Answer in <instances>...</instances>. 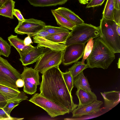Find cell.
Instances as JSON below:
<instances>
[{"label": "cell", "mask_w": 120, "mask_h": 120, "mask_svg": "<svg viewBox=\"0 0 120 120\" xmlns=\"http://www.w3.org/2000/svg\"><path fill=\"white\" fill-rule=\"evenodd\" d=\"M59 66L51 68L42 75L40 94L72 112L78 105L75 103L64 79Z\"/></svg>", "instance_id": "1"}, {"label": "cell", "mask_w": 120, "mask_h": 120, "mask_svg": "<svg viewBox=\"0 0 120 120\" xmlns=\"http://www.w3.org/2000/svg\"><path fill=\"white\" fill-rule=\"evenodd\" d=\"M114 54L100 37L96 38L91 53L86 59L88 68L107 69L115 59Z\"/></svg>", "instance_id": "2"}, {"label": "cell", "mask_w": 120, "mask_h": 120, "mask_svg": "<svg viewBox=\"0 0 120 120\" xmlns=\"http://www.w3.org/2000/svg\"><path fill=\"white\" fill-rule=\"evenodd\" d=\"M100 36L99 26L84 23L74 27L70 32L65 45L67 46L75 43L85 44L90 39Z\"/></svg>", "instance_id": "3"}, {"label": "cell", "mask_w": 120, "mask_h": 120, "mask_svg": "<svg viewBox=\"0 0 120 120\" xmlns=\"http://www.w3.org/2000/svg\"><path fill=\"white\" fill-rule=\"evenodd\" d=\"M118 25L113 20L102 18L99 26L100 37L114 53L120 52V36L116 31Z\"/></svg>", "instance_id": "4"}, {"label": "cell", "mask_w": 120, "mask_h": 120, "mask_svg": "<svg viewBox=\"0 0 120 120\" xmlns=\"http://www.w3.org/2000/svg\"><path fill=\"white\" fill-rule=\"evenodd\" d=\"M45 110L51 117L69 114L67 109L41 95L35 93L28 100Z\"/></svg>", "instance_id": "5"}, {"label": "cell", "mask_w": 120, "mask_h": 120, "mask_svg": "<svg viewBox=\"0 0 120 120\" xmlns=\"http://www.w3.org/2000/svg\"><path fill=\"white\" fill-rule=\"evenodd\" d=\"M64 51L50 49L44 52L36 62L34 69L42 74L51 68L59 66L62 63Z\"/></svg>", "instance_id": "6"}, {"label": "cell", "mask_w": 120, "mask_h": 120, "mask_svg": "<svg viewBox=\"0 0 120 120\" xmlns=\"http://www.w3.org/2000/svg\"><path fill=\"white\" fill-rule=\"evenodd\" d=\"M21 74L6 59L0 56V84L19 91L16 84Z\"/></svg>", "instance_id": "7"}, {"label": "cell", "mask_w": 120, "mask_h": 120, "mask_svg": "<svg viewBox=\"0 0 120 120\" xmlns=\"http://www.w3.org/2000/svg\"><path fill=\"white\" fill-rule=\"evenodd\" d=\"M39 73L31 67H24L21 77L24 82L23 90L25 93L32 95L36 92L37 86L40 84Z\"/></svg>", "instance_id": "8"}, {"label": "cell", "mask_w": 120, "mask_h": 120, "mask_svg": "<svg viewBox=\"0 0 120 120\" xmlns=\"http://www.w3.org/2000/svg\"><path fill=\"white\" fill-rule=\"evenodd\" d=\"M85 44L75 43L66 46L63 54L62 63L68 66L75 63L83 56Z\"/></svg>", "instance_id": "9"}, {"label": "cell", "mask_w": 120, "mask_h": 120, "mask_svg": "<svg viewBox=\"0 0 120 120\" xmlns=\"http://www.w3.org/2000/svg\"><path fill=\"white\" fill-rule=\"evenodd\" d=\"M46 25L44 22L41 20L32 18L25 19L22 21H19L14 31L18 34L30 36L43 29Z\"/></svg>", "instance_id": "10"}, {"label": "cell", "mask_w": 120, "mask_h": 120, "mask_svg": "<svg viewBox=\"0 0 120 120\" xmlns=\"http://www.w3.org/2000/svg\"><path fill=\"white\" fill-rule=\"evenodd\" d=\"M103 103L102 101L97 100L88 105L77 107L72 112V117H81L95 115L101 110L100 107Z\"/></svg>", "instance_id": "11"}, {"label": "cell", "mask_w": 120, "mask_h": 120, "mask_svg": "<svg viewBox=\"0 0 120 120\" xmlns=\"http://www.w3.org/2000/svg\"><path fill=\"white\" fill-rule=\"evenodd\" d=\"M104 99V108L108 112L116 106L120 101V91L113 90L101 92Z\"/></svg>", "instance_id": "12"}, {"label": "cell", "mask_w": 120, "mask_h": 120, "mask_svg": "<svg viewBox=\"0 0 120 120\" xmlns=\"http://www.w3.org/2000/svg\"><path fill=\"white\" fill-rule=\"evenodd\" d=\"M45 48L37 46L26 54L20 56L19 60L26 66L36 62L44 52Z\"/></svg>", "instance_id": "13"}, {"label": "cell", "mask_w": 120, "mask_h": 120, "mask_svg": "<svg viewBox=\"0 0 120 120\" xmlns=\"http://www.w3.org/2000/svg\"><path fill=\"white\" fill-rule=\"evenodd\" d=\"M76 94L79 100L77 107L88 105L97 100V97L94 92L80 88H77Z\"/></svg>", "instance_id": "14"}, {"label": "cell", "mask_w": 120, "mask_h": 120, "mask_svg": "<svg viewBox=\"0 0 120 120\" xmlns=\"http://www.w3.org/2000/svg\"><path fill=\"white\" fill-rule=\"evenodd\" d=\"M8 39L10 45L15 48L19 53L20 56L27 53L35 47L31 44L26 45L23 40L18 38L17 35H11Z\"/></svg>", "instance_id": "15"}, {"label": "cell", "mask_w": 120, "mask_h": 120, "mask_svg": "<svg viewBox=\"0 0 120 120\" xmlns=\"http://www.w3.org/2000/svg\"><path fill=\"white\" fill-rule=\"evenodd\" d=\"M34 42L38 44L37 46L45 47L52 50L64 51L66 46L64 44L55 43L45 38L33 36Z\"/></svg>", "instance_id": "16"}, {"label": "cell", "mask_w": 120, "mask_h": 120, "mask_svg": "<svg viewBox=\"0 0 120 120\" xmlns=\"http://www.w3.org/2000/svg\"><path fill=\"white\" fill-rule=\"evenodd\" d=\"M55 10L76 26L84 23V21L79 16L68 8L60 7Z\"/></svg>", "instance_id": "17"}, {"label": "cell", "mask_w": 120, "mask_h": 120, "mask_svg": "<svg viewBox=\"0 0 120 120\" xmlns=\"http://www.w3.org/2000/svg\"><path fill=\"white\" fill-rule=\"evenodd\" d=\"M28 97L25 92L21 91L19 95L17 97L8 100L3 108L4 111L9 116L12 110L23 101L28 99Z\"/></svg>", "instance_id": "18"}, {"label": "cell", "mask_w": 120, "mask_h": 120, "mask_svg": "<svg viewBox=\"0 0 120 120\" xmlns=\"http://www.w3.org/2000/svg\"><path fill=\"white\" fill-rule=\"evenodd\" d=\"M35 7L55 6L64 4L68 0H27Z\"/></svg>", "instance_id": "19"}, {"label": "cell", "mask_w": 120, "mask_h": 120, "mask_svg": "<svg viewBox=\"0 0 120 120\" xmlns=\"http://www.w3.org/2000/svg\"><path fill=\"white\" fill-rule=\"evenodd\" d=\"M51 11L57 24L60 26L71 30L76 26L56 11L55 10L52 9Z\"/></svg>", "instance_id": "20"}, {"label": "cell", "mask_w": 120, "mask_h": 120, "mask_svg": "<svg viewBox=\"0 0 120 120\" xmlns=\"http://www.w3.org/2000/svg\"><path fill=\"white\" fill-rule=\"evenodd\" d=\"M15 2L8 0L0 8V15L11 19H14L13 12Z\"/></svg>", "instance_id": "21"}, {"label": "cell", "mask_w": 120, "mask_h": 120, "mask_svg": "<svg viewBox=\"0 0 120 120\" xmlns=\"http://www.w3.org/2000/svg\"><path fill=\"white\" fill-rule=\"evenodd\" d=\"M74 85L77 89L80 88L89 91H91L88 80L83 72L74 79Z\"/></svg>", "instance_id": "22"}, {"label": "cell", "mask_w": 120, "mask_h": 120, "mask_svg": "<svg viewBox=\"0 0 120 120\" xmlns=\"http://www.w3.org/2000/svg\"><path fill=\"white\" fill-rule=\"evenodd\" d=\"M69 34V32H63L49 34L45 38L55 43L65 44Z\"/></svg>", "instance_id": "23"}, {"label": "cell", "mask_w": 120, "mask_h": 120, "mask_svg": "<svg viewBox=\"0 0 120 120\" xmlns=\"http://www.w3.org/2000/svg\"><path fill=\"white\" fill-rule=\"evenodd\" d=\"M0 92L7 101L18 96L20 94L21 91L0 84Z\"/></svg>", "instance_id": "24"}, {"label": "cell", "mask_w": 120, "mask_h": 120, "mask_svg": "<svg viewBox=\"0 0 120 120\" xmlns=\"http://www.w3.org/2000/svg\"><path fill=\"white\" fill-rule=\"evenodd\" d=\"M114 9V0H107L102 13V18L106 19L113 21Z\"/></svg>", "instance_id": "25"}, {"label": "cell", "mask_w": 120, "mask_h": 120, "mask_svg": "<svg viewBox=\"0 0 120 120\" xmlns=\"http://www.w3.org/2000/svg\"><path fill=\"white\" fill-rule=\"evenodd\" d=\"M88 68L87 64H82L81 61H77L69 68L68 71H69L74 79L79 74L83 72L85 69Z\"/></svg>", "instance_id": "26"}, {"label": "cell", "mask_w": 120, "mask_h": 120, "mask_svg": "<svg viewBox=\"0 0 120 120\" xmlns=\"http://www.w3.org/2000/svg\"><path fill=\"white\" fill-rule=\"evenodd\" d=\"M11 48L7 42L0 37V56L8 57L11 53Z\"/></svg>", "instance_id": "27"}, {"label": "cell", "mask_w": 120, "mask_h": 120, "mask_svg": "<svg viewBox=\"0 0 120 120\" xmlns=\"http://www.w3.org/2000/svg\"><path fill=\"white\" fill-rule=\"evenodd\" d=\"M65 83L70 93L74 87V79L70 72L68 71L65 72H62Z\"/></svg>", "instance_id": "28"}, {"label": "cell", "mask_w": 120, "mask_h": 120, "mask_svg": "<svg viewBox=\"0 0 120 120\" xmlns=\"http://www.w3.org/2000/svg\"><path fill=\"white\" fill-rule=\"evenodd\" d=\"M94 42V40L93 38L90 39L87 42L85 47L82 59L81 61L82 63H85V60L90 54L93 48Z\"/></svg>", "instance_id": "29"}, {"label": "cell", "mask_w": 120, "mask_h": 120, "mask_svg": "<svg viewBox=\"0 0 120 120\" xmlns=\"http://www.w3.org/2000/svg\"><path fill=\"white\" fill-rule=\"evenodd\" d=\"M43 29L47 31L50 34L63 32H69L68 29L60 27H56L46 25Z\"/></svg>", "instance_id": "30"}, {"label": "cell", "mask_w": 120, "mask_h": 120, "mask_svg": "<svg viewBox=\"0 0 120 120\" xmlns=\"http://www.w3.org/2000/svg\"><path fill=\"white\" fill-rule=\"evenodd\" d=\"M23 119L12 117L8 115L3 109L0 108V120H20Z\"/></svg>", "instance_id": "31"}, {"label": "cell", "mask_w": 120, "mask_h": 120, "mask_svg": "<svg viewBox=\"0 0 120 120\" xmlns=\"http://www.w3.org/2000/svg\"><path fill=\"white\" fill-rule=\"evenodd\" d=\"M105 0H90L87 5L86 8L98 7L101 6Z\"/></svg>", "instance_id": "32"}, {"label": "cell", "mask_w": 120, "mask_h": 120, "mask_svg": "<svg viewBox=\"0 0 120 120\" xmlns=\"http://www.w3.org/2000/svg\"><path fill=\"white\" fill-rule=\"evenodd\" d=\"M120 10L114 9L113 12V21L118 25L120 26Z\"/></svg>", "instance_id": "33"}, {"label": "cell", "mask_w": 120, "mask_h": 120, "mask_svg": "<svg viewBox=\"0 0 120 120\" xmlns=\"http://www.w3.org/2000/svg\"><path fill=\"white\" fill-rule=\"evenodd\" d=\"M49 34H50L47 31L43 29L40 30L38 32L34 34L31 35L29 36L30 37L35 36L38 37L45 38Z\"/></svg>", "instance_id": "34"}, {"label": "cell", "mask_w": 120, "mask_h": 120, "mask_svg": "<svg viewBox=\"0 0 120 120\" xmlns=\"http://www.w3.org/2000/svg\"><path fill=\"white\" fill-rule=\"evenodd\" d=\"M13 14L16 17L19 21H22L25 19L20 11L18 9H14Z\"/></svg>", "instance_id": "35"}, {"label": "cell", "mask_w": 120, "mask_h": 120, "mask_svg": "<svg viewBox=\"0 0 120 120\" xmlns=\"http://www.w3.org/2000/svg\"><path fill=\"white\" fill-rule=\"evenodd\" d=\"M7 101L3 95L0 92V108L3 109L6 104Z\"/></svg>", "instance_id": "36"}, {"label": "cell", "mask_w": 120, "mask_h": 120, "mask_svg": "<svg viewBox=\"0 0 120 120\" xmlns=\"http://www.w3.org/2000/svg\"><path fill=\"white\" fill-rule=\"evenodd\" d=\"M23 41L24 44L26 45H28L33 43L29 35H28L27 37L25 38Z\"/></svg>", "instance_id": "37"}, {"label": "cell", "mask_w": 120, "mask_h": 120, "mask_svg": "<svg viewBox=\"0 0 120 120\" xmlns=\"http://www.w3.org/2000/svg\"><path fill=\"white\" fill-rule=\"evenodd\" d=\"M16 84L18 87H22L24 85V81L21 78L19 79L16 80Z\"/></svg>", "instance_id": "38"}, {"label": "cell", "mask_w": 120, "mask_h": 120, "mask_svg": "<svg viewBox=\"0 0 120 120\" xmlns=\"http://www.w3.org/2000/svg\"><path fill=\"white\" fill-rule=\"evenodd\" d=\"M114 8L115 9L120 10V0H114Z\"/></svg>", "instance_id": "39"}, {"label": "cell", "mask_w": 120, "mask_h": 120, "mask_svg": "<svg viewBox=\"0 0 120 120\" xmlns=\"http://www.w3.org/2000/svg\"><path fill=\"white\" fill-rule=\"evenodd\" d=\"M90 0H79V2L81 4H88Z\"/></svg>", "instance_id": "40"}, {"label": "cell", "mask_w": 120, "mask_h": 120, "mask_svg": "<svg viewBox=\"0 0 120 120\" xmlns=\"http://www.w3.org/2000/svg\"><path fill=\"white\" fill-rule=\"evenodd\" d=\"M116 31L118 34L120 36V26L118 25L116 28Z\"/></svg>", "instance_id": "41"}, {"label": "cell", "mask_w": 120, "mask_h": 120, "mask_svg": "<svg viewBox=\"0 0 120 120\" xmlns=\"http://www.w3.org/2000/svg\"><path fill=\"white\" fill-rule=\"evenodd\" d=\"M8 0H0V4L3 5Z\"/></svg>", "instance_id": "42"}, {"label": "cell", "mask_w": 120, "mask_h": 120, "mask_svg": "<svg viewBox=\"0 0 120 120\" xmlns=\"http://www.w3.org/2000/svg\"><path fill=\"white\" fill-rule=\"evenodd\" d=\"M120 58H119L118 60V62L117 63V67L118 68L120 69Z\"/></svg>", "instance_id": "43"}, {"label": "cell", "mask_w": 120, "mask_h": 120, "mask_svg": "<svg viewBox=\"0 0 120 120\" xmlns=\"http://www.w3.org/2000/svg\"><path fill=\"white\" fill-rule=\"evenodd\" d=\"M2 5L0 4V8L2 6Z\"/></svg>", "instance_id": "44"}]
</instances>
